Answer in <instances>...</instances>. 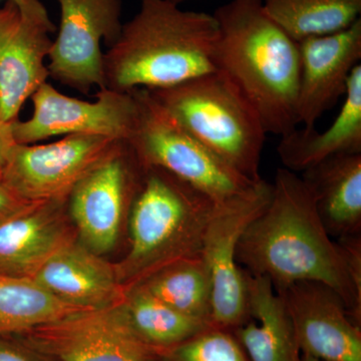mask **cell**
<instances>
[{"instance_id": "7", "label": "cell", "mask_w": 361, "mask_h": 361, "mask_svg": "<svg viewBox=\"0 0 361 361\" xmlns=\"http://www.w3.org/2000/svg\"><path fill=\"white\" fill-rule=\"evenodd\" d=\"M271 195L272 184L259 180L245 193L220 203L209 222L201 255L212 281L214 326L235 329L250 318L247 273L237 262V246Z\"/></svg>"}, {"instance_id": "8", "label": "cell", "mask_w": 361, "mask_h": 361, "mask_svg": "<svg viewBox=\"0 0 361 361\" xmlns=\"http://www.w3.org/2000/svg\"><path fill=\"white\" fill-rule=\"evenodd\" d=\"M146 169L130 142L120 141L75 185L68 214L82 245L97 255L113 250Z\"/></svg>"}, {"instance_id": "11", "label": "cell", "mask_w": 361, "mask_h": 361, "mask_svg": "<svg viewBox=\"0 0 361 361\" xmlns=\"http://www.w3.org/2000/svg\"><path fill=\"white\" fill-rule=\"evenodd\" d=\"M123 140L68 135L45 145L16 144L0 176L23 200L68 198L75 185Z\"/></svg>"}, {"instance_id": "1", "label": "cell", "mask_w": 361, "mask_h": 361, "mask_svg": "<svg viewBox=\"0 0 361 361\" xmlns=\"http://www.w3.org/2000/svg\"><path fill=\"white\" fill-rule=\"evenodd\" d=\"M237 262L275 290L298 281L329 285L356 322L361 318V235L334 240L323 226L300 176L278 169L267 207L247 228Z\"/></svg>"}, {"instance_id": "5", "label": "cell", "mask_w": 361, "mask_h": 361, "mask_svg": "<svg viewBox=\"0 0 361 361\" xmlns=\"http://www.w3.org/2000/svg\"><path fill=\"white\" fill-rule=\"evenodd\" d=\"M169 115L230 167L257 182L266 130L253 106L220 71L147 90Z\"/></svg>"}, {"instance_id": "10", "label": "cell", "mask_w": 361, "mask_h": 361, "mask_svg": "<svg viewBox=\"0 0 361 361\" xmlns=\"http://www.w3.org/2000/svg\"><path fill=\"white\" fill-rule=\"evenodd\" d=\"M59 35L49 54V78L87 94L104 89L102 42L111 47L121 32L123 0H58Z\"/></svg>"}, {"instance_id": "30", "label": "cell", "mask_w": 361, "mask_h": 361, "mask_svg": "<svg viewBox=\"0 0 361 361\" xmlns=\"http://www.w3.org/2000/svg\"><path fill=\"white\" fill-rule=\"evenodd\" d=\"M301 361H319L316 360L314 357H311V356L303 355L302 360Z\"/></svg>"}, {"instance_id": "19", "label": "cell", "mask_w": 361, "mask_h": 361, "mask_svg": "<svg viewBox=\"0 0 361 361\" xmlns=\"http://www.w3.org/2000/svg\"><path fill=\"white\" fill-rule=\"evenodd\" d=\"M277 153L284 168L302 173L330 157L361 153V65L349 78L343 106L334 123L323 132L296 128L282 135Z\"/></svg>"}, {"instance_id": "3", "label": "cell", "mask_w": 361, "mask_h": 361, "mask_svg": "<svg viewBox=\"0 0 361 361\" xmlns=\"http://www.w3.org/2000/svg\"><path fill=\"white\" fill-rule=\"evenodd\" d=\"M118 40L104 54V89L160 90L215 73L217 20L168 0H139Z\"/></svg>"}, {"instance_id": "2", "label": "cell", "mask_w": 361, "mask_h": 361, "mask_svg": "<svg viewBox=\"0 0 361 361\" xmlns=\"http://www.w3.org/2000/svg\"><path fill=\"white\" fill-rule=\"evenodd\" d=\"M216 70L236 85L270 134L296 129L300 75L298 42L266 13L262 0H231L213 14Z\"/></svg>"}, {"instance_id": "4", "label": "cell", "mask_w": 361, "mask_h": 361, "mask_svg": "<svg viewBox=\"0 0 361 361\" xmlns=\"http://www.w3.org/2000/svg\"><path fill=\"white\" fill-rule=\"evenodd\" d=\"M219 204L168 171L147 166L130 211L129 253L116 267L121 283L128 290L165 266L201 255Z\"/></svg>"}, {"instance_id": "21", "label": "cell", "mask_w": 361, "mask_h": 361, "mask_svg": "<svg viewBox=\"0 0 361 361\" xmlns=\"http://www.w3.org/2000/svg\"><path fill=\"white\" fill-rule=\"evenodd\" d=\"M137 285L178 312L214 326L212 281L202 255L176 261Z\"/></svg>"}, {"instance_id": "13", "label": "cell", "mask_w": 361, "mask_h": 361, "mask_svg": "<svg viewBox=\"0 0 361 361\" xmlns=\"http://www.w3.org/2000/svg\"><path fill=\"white\" fill-rule=\"evenodd\" d=\"M276 292L290 316L303 355L319 361H361L360 323L331 287L298 281Z\"/></svg>"}, {"instance_id": "27", "label": "cell", "mask_w": 361, "mask_h": 361, "mask_svg": "<svg viewBox=\"0 0 361 361\" xmlns=\"http://www.w3.org/2000/svg\"><path fill=\"white\" fill-rule=\"evenodd\" d=\"M30 204L32 203L23 200L20 197L14 193L0 176V221L20 212Z\"/></svg>"}, {"instance_id": "22", "label": "cell", "mask_w": 361, "mask_h": 361, "mask_svg": "<svg viewBox=\"0 0 361 361\" xmlns=\"http://www.w3.org/2000/svg\"><path fill=\"white\" fill-rule=\"evenodd\" d=\"M123 307L135 336L156 351L178 345L213 326L178 312L140 285L128 289Z\"/></svg>"}, {"instance_id": "18", "label": "cell", "mask_w": 361, "mask_h": 361, "mask_svg": "<svg viewBox=\"0 0 361 361\" xmlns=\"http://www.w3.org/2000/svg\"><path fill=\"white\" fill-rule=\"evenodd\" d=\"M300 177L332 238L360 236L361 153L330 157L304 171Z\"/></svg>"}, {"instance_id": "26", "label": "cell", "mask_w": 361, "mask_h": 361, "mask_svg": "<svg viewBox=\"0 0 361 361\" xmlns=\"http://www.w3.org/2000/svg\"><path fill=\"white\" fill-rule=\"evenodd\" d=\"M0 361H51L28 348L13 334H0Z\"/></svg>"}, {"instance_id": "17", "label": "cell", "mask_w": 361, "mask_h": 361, "mask_svg": "<svg viewBox=\"0 0 361 361\" xmlns=\"http://www.w3.org/2000/svg\"><path fill=\"white\" fill-rule=\"evenodd\" d=\"M32 279L63 302L84 310L116 305L127 295L115 267L75 240L52 255Z\"/></svg>"}, {"instance_id": "31", "label": "cell", "mask_w": 361, "mask_h": 361, "mask_svg": "<svg viewBox=\"0 0 361 361\" xmlns=\"http://www.w3.org/2000/svg\"><path fill=\"white\" fill-rule=\"evenodd\" d=\"M168 1L172 2V4H176V6H180V4L188 1V0H168Z\"/></svg>"}, {"instance_id": "12", "label": "cell", "mask_w": 361, "mask_h": 361, "mask_svg": "<svg viewBox=\"0 0 361 361\" xmlns=\"http://www.w3.org/2000/svg\"><path fill=\"white\" fill-rule=\"evenodd\" d=\"M32 116L11 123L16 144L32 145L68 135H99L127 141L137 122L134 92L99 90L94 102L82 101L61 94L49 82L40 85L30 97Z\"/></svg>"}, {"instance_id": "9", "label": "cell", "mask_w": 361, "mask_h": 361, "mask_svg": "<svg viewBox=\"0 0 361 361\" xmlns=\"http://www.w3.org/2000/svg\"><path fill=\"white\" fill-rule=\"evenodd\" d=\"M123 302L80 311L13 336L51 361H152L156 350L130 329Z\"/></svg>"}, {"instance_id": "20", "label": "cell", "mask_w": 361, "mask_h": 361, "mask_svg": "<svg viewBox=\"0 0 361 361\" xmlns=\"http://www.w3.org/2000/svg\"><path fill=\"white\" fill-rule=\"evenodd\" d=\"M247 283L250 318L235 329L245 355L251 361H301L290 316L272 283L248 273Z\"/></svg>"}, {"instance_id": "24", "label": "cell", "mask_w": 361, "mask_h": 361, "mask_svg": "<svg viewBox=\"0 0 361 361\" xmlns=\"http://www.w3.org/2000/svg\"><path fill=\"white\" fill-rule=\"evenodd\" d=\"M85 310L63 302L32 278L0 274V334H18Z\"/></svg>"}, {"instance_id": "23", "label": "cell", "mask_w": 361, "mask_h": 361, "mask_svg": "<svg viewBox=\"0 0 361 361\" xmlns=\"http://www.w3.org/2000/svg\"><path fill=\"white\" fill-rule=\"evenodd\" d=\"M268 16L296 40L346 30L360 20L361 0H262Z\"/></svg>"}, {"instance_id": "25", "label": "cell", "mask_w": 361, "mask_h": 361, "mask_svg": "<svg viewBox=\"0 0 361 361\" xmlns=\"http://www.w3.org/2000/svg\"><path fill=\"white\" fill-rule=\"evenodd\" d=\"M158 353L171 361H248L236 337L216 326Z\"/></svg>"}, {"instance_id": "28", "label": "cell", "mask_w": 361, "mask_h": 361, "mask_svg": "<svg viewBox=\"0 0 361 361\" xmlns=\"http://www.w3.org/2000/svg\"><path fill=\"white\" fill-rule=\"evenodd\" d=\"M16 144L11 133V123L4 122L0 118V172Z\"/></svg>"}, {"instance_id": "29", "label": "cell", "mask_w": 361, "mask_h": 361, "mask_svg": "<svg viewBox=\"0 0 361 361\" xmlns=\"http://www.w3.org/2000/svg\"><path fill=\"white\" fill-rule=\"evenodd\" d=\"M7 1H13L23 13L37 20L44 21H51L47 8L39 0H7Z\"/></svg>"}, {"instance_id": "16", "label": "cell", "mask_w": 361, "mask_h": 361, "mask_svg": "<svg viewBox=\"0 0 361 361\" xmlns=\"http://www.w3.org/2000/svg\"><path fill=\"white\" fill-rule=\"evenodd\" d=\"M68 198L33 202L0 221V274L32 278L59 249L75 240Z\"/></svg>"}, {"instance_id": "15", "label": "cell", "mask_w": 361, "mask_h": 361, "mask_svg": "<svg viewBox=\"0 0 361 361\" xmlns=\"http://www.w3.org/2000/svg\"><path fill=\"white\" fill-rule=\"evenodd\" d=\"M300 75L296 114L298 125L314 127L344 96L361 59V18L341 32L298 42Z\"/></svg>"}, {"instance_id": "6", "label": "cell", "mask_w": 361, "mask_h": 361, "mask_svg": "<svg viewBox=\"0 0 361 361\" xmlns=\"http://www.w3.org/2000/svg\"><path fill=\"white\" fill-rule=\"evenodd\" d=\"M133 92L139 111L127 141L145 165L168 171L220 203L257 184L259 180L240 174L183 129L148 90Z\"/></svg>"}, {"instance_id": "14", "label": "cell", "mask_w": 361, "mask_h": 361, "mask_svg": "<svg viewBox=\"0 0 361 361\" xmlns=\"http://www.w3.org/2000/svg\"><path fill=\"white\" fill-rule=\"evenodd\" d=\"M52 21L23 13L13 1L0 8V118L11 123L49 78V58L56 32Z\"/></svg>"}]
</instances>
